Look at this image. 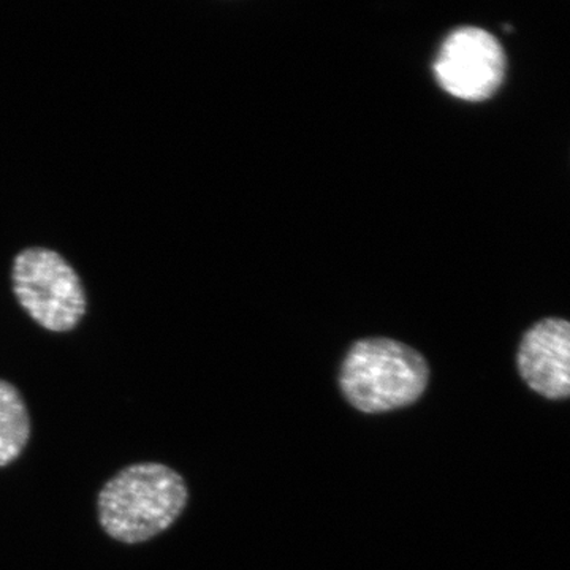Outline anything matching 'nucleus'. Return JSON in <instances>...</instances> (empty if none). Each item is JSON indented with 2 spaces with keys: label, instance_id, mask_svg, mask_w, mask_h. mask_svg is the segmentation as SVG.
Listing matches in <instances>:
<instances>
[{
  "label": "nucleus",
  "instance_id": "f257e3e1",
  "mask_svg": "<svg viewBox=\"0 0 570 570\" xmlns=\"http://www.w3.org/2000/svg\"><path fill=\"white\" fill-rule=\"evenodd\" d=\"M189 501L183 475L160 463L124 468L97 498L102 530L118 542L134 543L163 534L181 517Z\"/></svg>",
  "mask_w": 570,
  "mask_h": 570
},
{
  "label": "nucleus",
  "instance_id": "7ed1b4c3",
  "mask_svg": "<svg viewBox=\"0 0 570 570\" xmlns=\"http://www.w3.org/2000/svg\"><path fill=\"white\" fill-rule=\"evenodd\" d=\"M13 291L22 309L45 330L70 332L85 317V287L61 254L31 247L17 255Z\"/></svg>",
  "mask_w": 570,
  "mask_h": 570
},
{
  "label": "nucleus",
  "instance_id": "20e7f679",
  "mask_svg": "<svg viewBox=\"0 0 570 570\" xmlns=\"http://www.w3.org/2000/svg\"><path fill=\"white\" fill-rule=\"evenodd\" d=\"M504 48L485 29L464 26L442 43L434 61L439 86L456 99L482 102L505 78Z\"/></svg>",
  "mask_w": 570,
  "mask_h": 570
},
{
  "label": "nucleus",
  "instance_id": "39448f33",
  "mask_svg": "<svg viewBox=\"0 0 570 570\" xmlns=\"http://www.w3.org/2000/svg\"><path fill=\"white\" fill-rule=\"evenodd\" d=\"M520 376L547 400L570 397V322L543 318L524 333L519 355Z\"/></svg>",
  "mask_w": 570,
  "mask_h": 570
},
{
  "label": "nucleus",
  "instance_id": "f03ea898",
  "mask_svg": "<svg viewBox=\"0 0 570 570\" xmlns=\"http://www.w3.org/2000/svg\"><path fill=\"white\" fill-rule=\"evenodd\" d=\"M430 384L425 356L390 337L356 341L344 356L340 389L363 414H385L417 403Z\"/></svg>",
  "mask_w": 570,
  "mask_h": 570
},
{
  "label": "nucleus",
  "instance_id": "423d86ee",
  "mask_svg": "<svg viewBox=\"0 0 570 570\" xmlns=\"http://www.w3.org/2000/svg\"><path fill=\"white\" fill-rule=\"evenodd\" d=\"M31 438V417L20 390L0 379V468L20 459Z\"/></svg>",
  "mask_w": 570,
  "mask_h": 570
}]
</instances>
